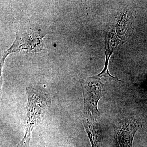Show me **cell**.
Returning a JSON list of instances; mask_svg holds the SVG:
<instances>
[{
  "label": "cell",
  "mask_w": 147,
  "mask_h": 147,
  "mask_svg": "<svg viewBox=\"0 0 147 147\" xmlns=\"http://www.w3.org/2000/svg\"><path fill=\"white\" fill-rule=\"evenodd\" d=\"M26 92L28 100L24 119L25 134L17 147H29L33 130L41 122L52 102L48 94L40 92L32 87L27 88Z\"/></svg>",
  "instance_id": "1"
},
{
  "label": "cell",
  "mask_w": 147,
  "mask_h": 147,
  "mask_svg": "<svg viewBox=\"0 0 147 147\" xmlns=\"http://www.w3.org/2000/svg\"><path fill=\"white\" fill-rule=\"evenodd\" d=\"M120 42L119 39L118 38L117 35L114 31H108L106 35L105 38V46H106V60L105 67L102 72L98 74L99 76H105L110 79H115L118 81H120L117 78L111 76L109 74L108 69V61L110 56L116 47Z\"/></svg>",
  "instance_id": "4"
},
{
  "label": "cell",
  "mask_w": 147,
  "mask_h": 147,
  "mask_svg": "<svg viewBox=\"0 0 147 147\" xmlns=\"http://www.w3.org/2000/svg\"><path fill=\"white\" fill-rule=\"evenodd\" d=\"M84 99V113L87 119L96 123L100 117L97 105L104 95V85L100 77L90 76L83 80L82 83Z\"/></svg>",
  "instance_id": "2"
},
{
  "label": "cell",
  "mask_w": 147,
  "mask_h": 147,
  "mask_svg": "<svg viewBox=\"0 0 147 147\" xmlns=\"http://www.w3.org/2000/svg\"><path fill=\"white\" fill-rule=\"evenodd\" d=\"M143 122L139 118H127L116 124L114 129L115 147H132L134 135L142 128Z\"/></svg>",
  "instance_id": "3"
},
{
  "label": "cell",
  "mask_w": 147,
  "mask_h": 147,
  "mask_svg": "<svg viewBox=\"0 0 147 147\" xmlns=\"http://www.w3.org/2000/svg\"><path fill=\"white\" fill-rule=\"evenodd\" d=\"M83 124L91 143L92 147H101L102 134L100 127L96 123L92 122L87 119Z\"/></svg>",
  "instance_id": "5"
}]
</instances>
